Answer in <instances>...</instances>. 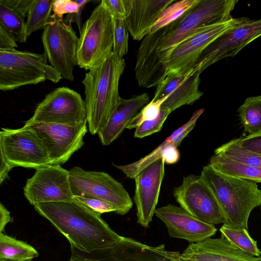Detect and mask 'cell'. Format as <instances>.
I'll use <instances>...</instances> for the list:
<instances>
[{
    "label": "cell",
    "mask_w": 261,
    "mask_h": 261,
    "mask_svg": "<svg viewBox=\"0 0 261 261\" xmlns=\"http://www.w3.org/2000/svg\"><path fill=\"white\" fill-rule=\"evenodd\" d=\"M113 18L125 20L129 14L128 0H102L100 1Z\"/></svg>",
    "instance_id": "d590c367"
},
{
    "label": "cell",
    "mask_w": 261,
    "mask_h": 261,
    "mask_svg": "<svg viewBox=\"0 0 261 261\" xmlns=\"http://www.w3.org/2000/svg\"><path fill=\"white\" fill-rule=\"evenodd\" d=\"M73 199L92 211L100 215L105 213L117 212L116 208L112 204L99 198L73 195Z\"/></svg>",
    "instance_id": "e575fe53"
},
{
    "label": "cell",
    "mask_w": 261,
    "mask_h": 261,
    "mask_svg": "<svg viewBox=\"0 0 261 261\" xmlns=\"http://www.w3.org/2000/svg\"><path fill=\"white\" fill-rule=\"evenodd\" d=\"M68 261H90L85 259H83L79 257L71 256L70 258Z\"/></svg>",
    "instance_id": "f6af8a7d"
},
{
    "label": "cell",
    "mask_w": 261,
    "mask_h": 261,
    "mask_svg": "<svg viewBox=\"0 0 261 261\" xmlns=\"http://www.w3.org/2000/svg\"><path fill=\"white\" fill-rule=\"evenodd\" d=\"M155 215L164 223L170 237L191 243L203 241L217 231L214 225L201 221L180 206L172 204L156 208Z\"/></svg>",
    "instance_id": "d6986e66"
},
{
    "label": "cell",
    "mask_w": 261,
    "mask_h": 261,
    "mask_svg": "<svg viewBox=\"0 0 261 261\" xmlns=\"http://www.w3.org/2000/svg\"><path fill=\"white\" fill-rule=\"evenodd\" d=\"M0 24L11 34L16 42H25L26 23L24 18L0 3Z\"/></svg>",
    "instance_id": "f546056e"
},
{
    "label": "cell",
    "mask_w": 261,
    "mask_h": 261,
    "mask_svg": "<svg viewBox=\"0 0 261 261\" xmlns=\"http://www.w3.org/2000/svg\"><path fill=\"white\" fill-rule=\"evenodd\" d=\"M221 236L234 246L254 256H260L257 242L249 234L247 229H234L222 225L220 228Z\"/></svg>",
    "instance_id": "f1b7e54d"
},
{
    "label": "cell",
    "mask_w": 261,
    "mask_h": 261,
    "mask_svg": "<svg viewBox=\"0 0 261 261\" xmlns=\"http://www.w3.org/2000/svg\"><path fill=\"white\" fill-rule=\"evenodd\" d=\"M171 113L161 110L159 116L154 120L146 121L137 127L134 133V137L143 138L160 132L168 115Z\"/></svg>",
    "instance_id": "836d02e7"
},
{
    "label": "cell",
    "mask_w": 261,
    "mask_h": 261,
    "mask_svg": "<svg viewBox=\"0 0 261 261\" xmlns=\"http://www.w3.org/2000/svg\"><path fill=\"white\" fill-rule=\"evenodd\" d=\"M113 17L100 2L83 24L76 52L77 65L89 70L99 65L113 52Z\"/></svg>",
    "instance_id": "8992f818"
},
{
    "label": "cell",
    "mask_w": 261,
    "mask_h": 261,
    "mask_svg": "<svg viewBox=\"0 0 261 261\" xmlns=\"http://www.w3.org/2000/svg\"><path fill=\"white\" fill-rule=\"evenodd\" d=\"M214 153L244 165L261 167V155L242 148L238 138L218 147Z\"/></svg>",
    "instance_id": "83f0119b"
},
{
    "label": "cell",
    "mask_w": 261,
    "mask_h": 261,
    "mask_svg": "<svg viewBox=\"0 0 261 261\" xmlns=\"http://www.w3.org/2000/svg\"><path fill=\"white\" fill-rule=\"evenodd\" d=\"M149 99L146 93L121 98L106 126L97 134L102 145H109L117 139Z\"/></svg>",
    "instance_id": "7402d4cb"
},
{
    "label": "cell",
    "mask_w": 261,
    "mask_h": 261,
    "mask_svg": "<svg viewBox=\"0 0 261 261\" xmlns=\"http://www.w3.org/2000/svg\"><path fill=\"white\" fill-rule=\"evenodd\" d=\"M165 164L161 158L146 167L134 178L133 199L137 208V222L145 228L149 226L155 214L165 175Z\"/></svg>",
    "instance_id": "e0dca14e"
},
{
    "label": "cell",
    "mask_w": 261,
    "mask_h": 261,
    "mask_svg": "<svg viewBox=\"0 0 261 261\" xmlns=\"http://www.w3.org/2000/svg\"><path fill=\"white\" fill-rule=\"evenodd\" d=\"M261 209V208H260Z\"/></svg>",
    "instance_id": "bcb514c9"
},
{
    "label": "cell",
    "mask_w": 261,
    "mask_h": 261,
    "mask_svg": "<svg viewBox=\"0 0 261 261\" xmlns=\"http://www.w3.org/2000/svg\"><path fill=\"white\" fill-rule=\"evenodd\" d=\"M34 0H0L3 4L23 18L28 16Z\"/></svg>",
    "instance_id": "f35d334b"
},
{
    "label": "cell",
    "mask_w": 261,
    "mask_h": 261,
    "mask_svg": "<svg viewBox=\"0 0 261 261\" xmlns=\"http://www.w3.org/2000/svg\"><path fill=\"white\" fill-rule=\"evenodd\" d=\"M198 0L176 1L167 7L160 14L150 29L149 33H153L179 18L186 11L194 5Z\"/></svg>",
    "instance_id": "4dcf8cb0"
},
{
    "label": "cell",
    "mask_w": 261,
    "mask_h": 261,
    "mask_svg": "<svg viewBox=\"0 0 261 261\" xmlns=\"http://www.w3.org/2000/svg\"><path fill=\"white\" fill-rule=\"evenodd\" d=\"M43 141L51 165H63L84 145L87 123L79 126L39 123L29 125Z\"/></svg>",
    "instance_id": "2e32d148"
},
{
    "label": "cell",
    "mask_w": 261,
    "mask_h": 261,
    "mask_svg": "<svg viewBox=\"0 0 261 261\" xmlns=\"http://www.w3.org/2000/svg\"><path fill=\"white\" fill-rule=\"evenodd\" d=\"M41 39L50 65L63 78L73 81L79 38L72 24H66L63 19L51 15Z\"/></svg>",
    "instance_id": "30bf717a"
},
{
    "label": "cell",
    "mask_w": 261,
    "mask_h": 261,
    "mask_svg": "<svg viewBox=\"0 0 261 261\" xmlns=\"http://www.w3.org/2000/svg\"><path fill=\"white\" fill-rule=\"evenodd\" d=\"M204 111V109H200L195 111L186 123L174 130L160 145L144 157L129 164L114 165L128 178L134 179L135 176L146 167L161 158L163 151L167 146L173 145L177 147L195 126L197 121Z\"/></svg>",
    "instance_id": "603a6c76"
},
{
    "label": "cell",
    "mask_w": 261,
    "mask_h": 261,
    "mask_svg": "<svg viewBox=\"0 0 261 261\" xmlns=\"http://www.w3.org/2000/svg\"><path fill=\"white\" fill-rule=\"evenodd\" d=\"M75 2L80 6V9L78 12L74 13L69 14L63 19L65 23L69 24L75 22L79 29L80 33L81 32L82 24V13L84 7L87 4L90 2L89 0H75Z\"/></svg>",
    "instance_id": "ab89813d"
},
{
    "label": "cell",
    "mask_w": 261,
    "mask_h": 261,
    "mask_svg": "<svg viewBox=\"0 0 261 261\" xmlns=\"http://www.w3.org/2000/svg\"><path fill=\"white\" fill-rule=\"evenodd\" d=\"M47 60L44 53L0 49V90H13L46 80L57 83L63 77Z\"/></svg>",
    "instance_id": "5b68a950"
},
{
    "label": "cell",
    "mask_w": 261,
    "mask_h": 261,
    "mask_svg": "<svg viewBox=\"0 0 261 261\" xmlns=\"http://www.w3.org/2000/svg\"><path fill=\"white\" fill-rule=\"evenodd\" d=\"M0 153L13 168L38 169L51 165L43 141L31 126L1 128Z\"/></svg>",
    "instance_id": "52a82bcc"
},
{
    "label": "cell",
    "mask_w": 261,
    "mask_h": 261,
    "mask_svg": "<svg viewBox=\"0 0 261 261\" xmlns=\"http://www.w3.org/2000/svg\"><path fill=\"white\" fill-rule=\"evenodd\" d=\"M238 2L237 0H198L179 18L164 27L158 48L162 64L166 68L173 48L198 29L231 19L230 12Z\"/></svg>",
    "instance_id": "277c9868"
},
{
    "label": "cell",
    "mask_w": 261,
    "mask_h": 261,
    "mask_svg": "<svg viewBox=\"0 0 261 261\" xmlns=\"http://www.w3.org/2000/svg\"><path fill=\"white\" fill-rule=\"evenodd\" d=\"M200 82V74L195 73L192 68L180 73L168 72L156 87L152 100L168 96L161 110L170 113L183 106L191 105L203 94L199 89Z\"/></svg>",
    "instance_id": "ac0fdd59"
},
{
    "label": "cell",
    "mask_w": 261,
    "mask_h": 261,
    "mask_svg": "<svg viewBox=\"0 0 261 261\" xmlns=\"http://www.w3.org/2000/svg\"><path fill=\"white\" fill-rule=\"evenodd\" d=\"M69 178L73 195L95 197L115 206L116 213L124 215L133 207L132 199L123 185L109 174L89 171L75 166L69 171Z\"/></svg>",
    "instance_id": "9c48e42d"
},
{
    "label": "cell",
    "mask_w": 261,
    "mask_h": 261,
    "mask_svg": "<svg viewBox=\"0 0 261 261\" xmlns=\"http://www.w3.org/2000/svg\"><path fill=\"white\" fill-rule=\"evenodd\" d=\"M261 36V18L251 20L243 17L241 21L213 41L202 53L192 67L200 73L213 64L234 56L248 44Z\"/></svg>",
    "instance_id": "7c38bea8"
},
{
    "label": "cell",
    "mask_w": 261,
    "mask_h": 261,
    "mask_svg": "<svg viewBox=\"0 0 261 261\" xmlns=\"http://www.w3.org/2000/svg\"><path fill=\"white\" fill-rule=\"evenodd\" d=\"M38 255L32 246L0 232V261H31Z\"/></svg>",
    "instance_id": "d4e9b609"
},
{
    "label": "cell",
    "mask_w": 261,
    "mask_h": 261,
    "mask_svg": "<svg viewBox=\"0 0 261 261\" xmlns=\"http://www.w3.org/2000/svg\"><path fill=\"white\" fill-rule=\"evenodd\" d=\"M71 255L90 261H190L179 252L165 249L164 244L150 246L122 237L110 247L90 252L71 246Z\"/></svg>",
    "instance_id": "8fae6325"
},
{
    "label": "cell",
    "mask_w": 261,
    "mask_h": 261,
    "mask_svg": "<svg viewBox=\"0 0 261 261\" xmlns=\"http://www.w3.org/2000/svg\"><path fill=\"white\" fill-rule=\"evenodd\" d=\"M200 176L217 200L223 225L247 229L251 212L261 205V190L256 183L223 174L208 165L203 167Z\"/></svg>",
    "instance_id": "3957f363"
},
{
    "label": "cell",
    "mask_w": 261,
    "mask_h": 261,
    "mask_svg": "<svg viewBox=\"0 0 261 261\" xmlns=\"http://www.w3.org/2000/svg\"><path fill=\"white\" fill-rule=\"evenodd\" d=\"M86 123V104L81 95L69 88L61 87L46 95L24 125L51 123L79 126Z\"/></svg>",
    "instance_id": "ba28073f"
},
{
    "label": "cell",
    "mask_w": 261,
    "mask_h": 261,
    "mask_svg": "<svg viewBox=\"0 0 261 261\" xmlns=\"http://www.w3.org/2000/svg\"><path fill=\"white\" fill-rule=\"evenodd\" d=\"M175 0H128L129 14L124 20L132 38L142 40L164 10Z\"/></svg>",
    "instance_id": "44dd1931"
},
{
    "label": "cell",
    "mask_w": 261,
    "mask_h": 261,
    "mask_svg": "<svg viewBox=\"0 0 261 261\" xmlns=\"http://www.w3.org/2000/svg\"><path fill=\"white\" fill-rule=\"evenodd\" d=\"M240 146L261 155V133L238 138Z\"/></svg>",
    "instance_id": "74e56055"
},
{
    "label": "cell",
    "mask_w": 261,
    "mask_h": 261,
    "mask_svg": "<svg viewBox=\"0 0 261 261\" xmlns=\"http://www.w3.org/2000/svg\"><path fill=\"white\" fill-rule=\"evenodd\" d=\"M0 184H2L7 178H9V173L13 168L7 162L1 155H0Z\"/></svg>",
    "instance_id": "ee69618b"
},
{
    "label": "cell",
    "mask_w": 261,
    "mask_h": 261,
    "mask_svg": "<svg viewBox=\"0 0 261 261\" xmlns=\"http://www.w3.org/2000/svg\"><path fill=\"white\" fill-rule=\"evenodd\" d=\"M23 194L33 206L43 202L74 201L69 172L60 165H50L36 170L27 180Z\"/></svg>",
    "instance_id": "5bb4252c"
},
{
    "label": "cell",
    "mask_w": 261,
    "mask_h": 261,
    "mask_svg": "<svg viewBox=\"0 0 261 261\" xmlns=\"http://www.w3.org/2000/svg\"><path fill=\"white\" fill-rule=\"evenodd\" d=\"M80 6L75 1L71 0H55L53 6L52 11L54 15L60 19H63L64 14L76 13L79 11Z\"/></svg>",
    "instance_id": "8d00e7d4"
},
{
    "label": "cell",
    "mask_w": 261,
    "mask_h": 261,
    "mask_svg": "<svg viewBox=\"0 0 261 261\" xmlns=\"http://www.w3.org/2000/svg\"><path fill=\"white\" fill-rule=\"evenodd\" d=\"M34 208L67 239L70 246L81 251L90 252L110 247L122 238L100 214L74 200L43 202Z\"/></svg>",
    "instance_id": "6da1fadb"
},
{
    "label": "cell",
    "mask_w": 261,
    "mask_h": 261,
    "mask_svg": "<svg viewBox=\"0 0 261 261\" xmlns=\"http://www.w3.org/2000/svg\"><path fill=\"white\" fill-rule=\"evenodd\" d=\"M166 164H173L177 163L180 158V153L177 147L169 145L164 149L162 156Z\"/></svg>",
    "instance_id": "b9f144b4"
},
{
    "label": "cell",
    "mask_w": 261,
    "mask_h": 261,
    "mask_svg": "<svg viewBox=\"0 0 261 261\" xmlns=\"http://www.w3.org/2000/svg\"><path fill=\"white\" fill-rule=\"evenodd\" d=\"M180 206L196 219L211 224H223L224 219L212 191L200 175L190 174L173 189Z\"/></svg>",
    "instance_id": "4fadbf2b"
},
{
    "label": "cell",
    "mask_w": 261,
    "mask_h": 261,
    "mask_svg": "<svg viewBox=\"0 0 261 261\" xmlns=\"http://www.w3.org/2000/svg\"><path fill=\"white\" fill-rule=\"evenodd\" d=\"M190 261H261L234 246L223 237L191 243L181 253Z\"/></svg>",
    "instance_id": "ffe728a7"
},
{
    "label": "cell",
    "mask_w": 261,
    "mask_h": 261,
    "mask_svg": "<svg viewBox=\"0 0 261 261\" xmlns=\"http://www.w3.org/2000/svg\"><path fill=\"white\" fill-rule=\"evenodd\" d=\"M238 112L244 131L248 135L261 133V95L247 98Z\"/></svg>",
    "instance_id": "484cf974"
},
{
    "label": "cell",
    "mask_w": 261,
    "mask_h": 261,
    "mask_svg": "<svg viewBox=\"0 0 261 261\" xmlns=\"http://www.w3.org/2000/svg\"><path fill=\"white\" fill-rule=\"evenodd\" d=\"M55 0H34L27 16L26 38L47 25Z\"/></svg>",
    "instance_id": "4316f807"
},
{
    "label": "cell",
    "mask_w": 261,
    "mask_h": 261,
    "mask_svg": "<svg viewBox=\"0 0 261 261\" xmlns=\"http://www.w3.org/2000/svg\"><path fill=\"white\" fill-rule=\"evenodd\" d=\"M13 218L10 216V212L3 204L0 203V232H3L6 225L13 222Z\"/></svg>",
    "instance_id": "7bdbcfd3"
},
{
    "label": "cell",
    "mask_w": 261,
    "mask_h": 261,
    "mask_svg": "<svg viewBox=\"0 0 261 261\" xmlns=\"http://www.w3.org/2000/svg\"><path fill=\"white\" fill-rule=\"evenodd\" d=\"M17 46L13 35L0 24V49H15Z\"/></svg>",
    "instance_id": "60d3db41"
},
{
    "label": "cell",
    "mask_w": 261,
    "mask_h": 261,
    "mask_svg": "<svg viewBox=\"0 0 261 261\" xmlns=\"http://www.w3.org/2000/svg\"><path fill=\"white\" fill-rule=\"evenodd\" d=\"M243 17L233 18L219 23L202 27L178 44L166 63L167 73H180L191 68L203 50L223 33L240 23Z\"/></svg>",
    "instance_id": "9a60e30c"
},
{
    "label": "cell",
    "mask_w": 261,
    "mask_h": 261,
    "mask_svg": "<svg viewBox=\"0 0 261 261\" xmlns=\"http://www.w3.org/2000/svg\"><path fill=\"white\" fill-rule=\"evenodd\" d=\"M114 42L113 53L119 59L128 51V32L124 20L113 18Z\"/></svg>",
    "instance_id": "1f68e13d"
},
{
    "label": "cell",
    "mask_w": 261,
    "mask_h": 261,
    "mask_svg": "<svg viewBox=\"0 0 261 261\" xmlns=\"http://www.w3.org/2000/svg\"><path fill=\"white\" fill-rule=\"evenodd\" d=\"M168 97L167 96L155 101L151 100L145 105L133 119L126 128H136L144 122L156 118L160 114L162 104Z\"/></svg>",
    "instance_id": "d6a6232c"
},
{
    "label": "cell",
    "mask_w": 261,
    "mask_h": 261,
    "mask_svg": "<svg viewBox=\"0 0 261 261\" xmlns=\"http://www.w3.org/2000/svg\"><path fill=\"white\" fill-rule=\"evenodd\" d=\"M125 67L124 60L112 52L101 64L85 73L82 84L88 129L92 135L106 126L119 102V82Z\"/></svg>",
    "instance_id": "7a4b0ae2"
},
{
    "label": "cell",
    "mask_w": 261,
    "mask_h": 261,
    "mask_svg": "<svg viewBox=\"0 0 261 261\" xmlns=\"http://www.w3.org/2000/svg\"><path fill=\"white\" fill-rule=\"evenodd\" d=\"M216 171L255 183L261 182V167L244 165L226 157L214 154L208 164Z\"/></svg>",
    "instance_id": "cb8c5ba5"
}]
</instances>
